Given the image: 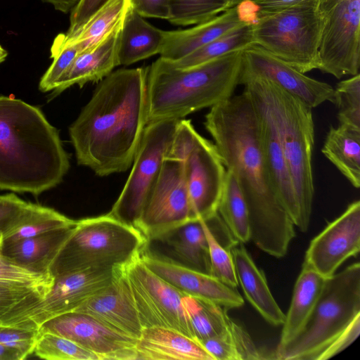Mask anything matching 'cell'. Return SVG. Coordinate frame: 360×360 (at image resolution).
<instances>
[{
  "label": "cell",
  "instance_id": "cell-27",
  "mask_svg": "<svg viewBox=\"0 0 360 360\" xmlns=\"http://www.w3.org/2000/svg\"><path fill=\"white\" fill-rule=\"evenodd\" d=\"M325 279L303 263L276 349L287 345L302 331L321 293Z\"/></svg>",
  "mask_w": 360,
  "mask_h": 360
},
{
  "label": "cell",
  "instance_id": "cell-21",
  "mask_svg": "<svg viewBox=\"0 0 360 360\" xmlns=\"http://www.w3.org/2000/svg\"><path fill=\"white\" fill-rule=\"evenodd\" d=\"M250 20H253L247 17L241 4L229 8L191 28L165 31L164 41L159 54L160 58L169 61L179 60L224 33Z\"/></svg>",
  "mask_w": 360,
  "mask_h": 360
},
{
  "label": "cell",
  "instance_id": "cell-22",
  "mask_svg": "<svg viewBox=\"0 0 360 360\" xmlns=\"http://www.w3.org/2000/svg\"><path fill=\"white\" fill-rule=\"evenodd\" d=\"M121 25L98 44L77 55L69 68L56 82L53 96L74 84L82 87L88 82L101 81L118 66L117 49Z\"/></svg>",
  "mask_w": 360,
  "mask_h": 360
},
{
  "label": "cell",
  "instance_id": "cell-35",
  "mask_svg": "<svg viewBox=\"0 0 360 360\" xmlns=\"http://www.w3.org/2000/svg\"><path fill=\"white\" fill-rule=\"evenodd\" d=\"M183 304L198 342L221 334L231 321L228 309L213 302L186 295Z\"/></svg>",
  "mask_w": 360,
  "mask_h": 360
},
{
  "label": "cell",
  "instance_id": "cell-29",
  "mask_svg": "<svg viewBox=\"0 0 360 360\" xmlns=\"http://www.w3.org/2000/svg\"><path fill=\"white\" fill-rule=\"evenodd\" d=\"M321 152L352 186L360 187V129L330 126Z\"/></svg>",
  "mask_w": 360,
  "mask_h": 360
},
{
  "label": "cell",
  "instance_id": "cell-10",
  "mask_svg": "<svg viewBox=\"0 0 360 360\" xmlns=\"http://www.w3.org/2000/svg\"><path fill=\"white\" fill-rule=\"evenodd\" d=\"M321 21L317 69L340 79L359 73L360 0H318Z\"/></svg>",
  "mask_w": 360,
  "mask_h": 360
},
{
  "label": "cell",
  "instance_id": "cell-25",
  "mask_svg": "<svg viewBox=\"0 0 360 360\" xmlns=\"http://www.w3.org/2000/svg\"><path fill=\"white\" fill-rule=\"evenodd\" d=\"M236 276L250 304L270 324L282 326L285 314L269 288L264 272L257 267L243 243L231 249Z\"/></svg>",
  "mask_w": 360,
  "mask_h": 360
},
{
  "label": "cell",
  "instance_id": "cell-19",
  "mask_svg": "<svg viewBox=\"0 0 360 360\" xmlns=\"http://www.w3.org/2000/svg\"><path fill=\"white\" fill-rule=\"evenodd\" d=\"M74 311L88 314L108 327L136 340L143 331L120 265L115 267L112 282Z\"/></svg>",
  "mask_w": 360,
  "mask_h": 360
},
{
  "label": "cell",
  "instance_id": "cell-5",
  "mask_svg": "<svg viewBox=\"0 0 360 360\" xmlns=\"http://www.w3.org/2000/svg\"><path fill=\"white\" fill-rule=\"evenodd\" d=\"M360 333V264L353 263L326 278L302 331L276 349L278 360H326L352 345Z\"/></svg>",
  "mask_w": 360,
  "mask_h": 360
},
{
  "label": "cell",
  "instance_id": "cell-1",
  "mask_svg": "<svg viewBox=\"0 0 360 360\" xmlns=\"http://www.w3.org/2000/svg\"><path fill=\"white\" fill-rule=\"evenodd\" d=\"M204 125L242 191L250 240L264 252L284 257L295 236V224L273 186L261 147L257 112L249 94L243 90L211 107Z\"/></svg>",
  "mask_w": 360,
  "mask_h": 360
},
{
  "label": "cell",
  "instance_id": "cell-38",
  "mask_svg": "<svg viewBox=\"0 0 360 360\" xmlns=\"http://www.w3.org/2000/svg\"><path fill=\"white\" fill-rule=\"evenodd\" d=\"M333 104L339 124L360 129V74L338 82L334 88Z\"/></svg>",
  "mask_w": 360,
  "mask_h": 360
},
{
  "label": "cell",
  "instance_id": "cell-20",
  "mask_svg": "<svg viewBox=\"0 0 360 360\" xmlns=\"http://www.w3.org/2000/svg\"><path fill=\"white\" fill-rule=\"evenodd\" d=\"M243 90L249 94L257 112L261 147L274 189L295 226L300 229L298 201L271 112L257 95Z\"/></svg>",
  "mask_w": 360,
  "mask_h": 360
},
{
  "label": "cell",
  "instance_id": "cell-18",
  "mask_svg": "<svg viewBox=\"0 0 360 360\" xmlns=\"http://www.w3.org/2000/svg\"><path fill=\"white\" fill-rule=\"evenodd\" d=\"M144 264L155 274L186 295L205 300L227 309L243 305L244 300L233 288L212 275L190 269L146 250L141 252Z\"/></svg>",
  "mask_w": 360,
  "mask_h": 360
},
{
  "label": "cell",
  "instance_id": "cell-8",
  "mask_svg": "<svg viewBox=\"0 0 360 360\" xmlns=\"http://www.w3.org/2000/svg\"><path fill=\"white\" fill-rule=\"evenodd\" d=\"M317 1L305 0L274 12L256 13L254 44L302 73L317 69L321 29Z\"/></svg>",
  "mask_w": 360,
  "mask_h": 360
},
{
  "label": "cell",
  "instance_id": "cell-50",
  "mask_svg": "<svg viewBox=\"0 0 360 360\" xmlns=\"http://www.w3.org/2000/svg\"><path fill=\"white\" fill-rule=\"evenodd\" d=\"M226 4L227 8H232L245 2L248 0H224Z\"/></svg>",
  "mask_w": 360,
  "mask_h": 360
},
{
  "label": "cell",
  "instance_id": "cell-51",
  "mask_svg": "<svg viewBox=\"0 0 360 360\" xmlns=\"http://www.w3.org/2000/svg\"><path fill=\"white\" fill-rule=\"evenodd\" d=\"M8 56V52L4 48L0 49V63H3Z\"/></svg>",
  "mask_w": 360,
  "mask_h": 360
},
{
  "label": "cell",
  "instance_id": "cell-12",
  "mask_svg": "<svg viewBox=\"0 0 360 360\" xmlns=\"http://www.w3.org/2000/svg\"><path fill=\"white\" fill-rule=\"evenodd\" d=\"M114 268H89L54 277L49 290L37 302L0 321L1 325L38 329L45 321L75 311L112 281Z\"/></svg>",
  "mask_w": 360,
  "mask_h": 360
},
{
  "label": "cell",
  "instance_id": "cell-13",
  "mask_svg": "<svg viewBox=\"0 0 360 360\" xmlns=\"http://www.w3.org/2000/svg\"><path fill=\"white\" fill-rule=\"evenodd\" d=\"M192 218L184 163L165 157L136 229L148 243L185 224Z\"/></svg>",
  "mask_w": 360,
  "mask_h": 360
},
{
  "label": "cell",
  "instance_id": "cell-37",
  "mask_svg": "<svg viewBox=\"0 0 360 360\" xmlns=\"http://www.w3.org/2000/svg\"><path fill=\"white\" fill-rule=\"evenodd\" d=\"M169 2L168 20L176 25H197L228 9L224 0H169Z\"/></svg>",
  "mask_w": 360,
  "mask_h": 360
},
{
  "label": "cell",
  "instance_id": "cell-4",
  "mask_svg": "<svg viewBox=\"0 0 360 360\" xmlns=\"http://www.w3.org/2000/svg\"><path fill=\"white\" fill-rule=\"evenodd\" d=\"M242 63L243 51L188 68L160 57L147 67V122L181 120L230 98L239 85Z\"/></svg>",
  "mask_w": 360,
  "mask_h": 360
},
{
  "label": "cell",
  "instance_id": "cell-14",
  "mask_svg": "<svg viewBox=\"0 0 360 360\" xmlns=\"http://www.w3.org/2000/svg\"><path fill=\"white\" fill-rule=\"evenodd\" d=\"M184 163L192 218L209 220L217 214L226 169L214 144L200 135Z\"/></svg>",
  "mask_w": 360,
  "mask_h": 360
},
{
  "label": "cell",
  "instance_id": "cell-32",
  "mask_svg": "<svg viewBox=\"0 0 360 360\" xmlns=\"http://www.w3.org/2000/svg\"><path fill=\"white\" fill-rule=\"evenodd\" d=\"M77 221L56 210L27 202L11 227L3 234V243L13 242L46 232L73 226Z\"/></svg>",
  "mask_w": 360,
  "mask_h": 360
},
{
  "label": "cell",
  "instance_id": "cell-9",
  "mask_svg": "<svg viewBox=\"0 0 360 360\" xmlns=\"http://www.w3.org/2000/svg\"><path fill=\"white\" fill-rule=\"evenodd\" d=\"M179 120L146 124L125 185L108 213L136 228L143 207L155 186Z\"/></svg>",
  "mask_w": 360,
  "mask_h": 360
},
{
  "label": "cell",
  "instance_id": "cell-44",
  "mask_svg": "<svg viewBox=\"0 0 360 360\" xmlns=\"http://www.w3.org/2000/svg\"><path fill=\"white\" fill-rule=\"evenodd\" d=\"M108 0H79L71 11L70 27L63 37L68 39L74 36Z\"/></svg>",
  "mask_w": 360,
  "mask_h": 360
},
{
  "label": "cell",
  "instance_id": "cell-52",
  "mask_svg": "<svg viewBox=\"0 0 360 360\" xmlns=\"http://www.w3.org/2000/svg\"><path fill=\"white\" fill-rule=\"evenodd\" d=\"M3 243V235L1 233H0V244Z\"/></svg>",
  "mask_w": 360,
  "mask_h": 360
},
{
  "label": "cell",
  "instance_id": "cell-2",
  "mask_svg": "<svg viewBox=\"0 0 360 360\" xmlns=\"http://www.w3.org/2000/svg\"><path fill=\"white\" fill-rule=\"evenodd\" d=\"M146 74L123 68L101 80L69 128L78 164L100 176L130 167L148 124Z\"/></svg>",
  "mask_w": 360,
  "mask_h": 360
},
{
  "label": "cell",
  "instance_id": "cell-26",
  "mask_svg": "<svg viewBox=\"0 0 360 360\" xmlns=\"http://www.w3.org/2000/svg\"><path fill=\"white\" fill-rule=\"evenodd\" d=\"M165 31L143 19L131 6L127 11L119 32L117 58L118 65H129L159 54Z\"/></svg>",
  "mask_w": 360,
  "mask_h": 360
},
{
  "label": "cell",
  "instance_id": "cell-49",
  "mask_svg": "<svg viewBox=\"0 0 360 360\" xmlns=\"http://www.w3.org/2000/svg\"><path fill=\"white\" fill-rule=\"evenodd\" d=\"M44 2L51 4L54 8L64 13H68L77 4L79 0H41Z\"/></svg>",
  "mask_w": 360,
  "mask_h": 360
},
{
  "label": "cell",
  "instance_id": "cell-39",
  "mask_svg": "<svg viewBox=\"0 0 360 360\" xmlns=\"http://www.w3.org/2000/svg\"><path fill=\"white\" fill-rule=\"evenodd\" d=\"M199 219L208 244L211 274L226 285L236 288L239 283L231 250L218 240L207 221Z\"/></svg>",
  "mask_w": 360,
  "mask_h": 360
},
{
  "label": "cell",
  "instance_id": "cell-53",
  "mask_svg": "<svg viewBox=\"0 0 360 360\" xmlns=\"http://www.w3.org/2000/svg\"><path fill=\"white\" fill-rule=\"evenodd\" d=\"M3 49V47L0 45V49Z\"/></svg>",
  "mask_w": 360,
  "mask_h": 360
},
{
  "label": "cell",
  "instance_id": "cell-46",
  "mask_svg": "<svg viewBox=\"0 0 360 360\" xmlns=\"http://www.w3.org/2000/svg\"><path fill=\"white\" fill-rule=\"evenodd\" d=\"M131 8L142 17L168 20L169 0H130Z\"/></svg>",
  "mask_w": 360,
  "mask_h": 360
},
{
  "label": "cell",
  "instance_id": "cell-15",
  "mask_svg": "<svg viewBox=\"0 0 360 360\" xmlns=\"http://www.w3.org/2000/svg\"><path fill=\"white\" fill-rule=\"evenodd\" d=\"M39 331L71 340L94 353L99 360H136L137 340L120 333L91 316L72 311L43 323Z\"/></svg>",
  "mask_w": 360,
  "mask_h": 360
},
{
  "label": "cell",
  "instance_id": "cell-33",
  "mask_svg": "<svg viewBox=\"0 0 360 360\" xmlns=\"http://www.w3.org/2000/svg\"><path fill=\"white\" fill-rule=\"evenodd\" d=\"M252 20L248 21L224 33L184 58L169 61L178 68L195 67L228 53L243 51L254 44Z\"/></svg>",
  "mask_w": 360,
  "mask_h": 360
},
{
  "label": "cell",
  "instance_id": "cell-40",
  "mask_svg": "<svg viewBox=\"0 0 360 360\" xmlns=\"http://www.w3.org/2000/svg\"><path fill=\"white\" fill-rule=\"evenodd\" d=\"M48 290L27 284L0 281V320L12 311L18 313L32 305Z\"/></svg>",
  "mask_w": 360,
  "mask_h": 360
},
{
  "label": "cell",
  "instance_id": "cell-24",
  "mask_svg": "<svg viewBox=\"0 0 360 360\" xmlns=\"http://www.w3.org/2000/svg\"><path fill=\"white\" fill-rule=\"evenodd\" d=\"M136 352V360H214L194 338L162 327L143 328Z\"/></svg>",
  "mask_w": 360,
  "mask_h": 360
},
{
  "label": "cell",
  "instance_id": "cell-45",
  "mask_svg": "<svg viewBox=\"0 0 360 360\" xmlns=\"http://www.w3.org/2000/svg\"><path fill=\"white\" fill-rule=\"evenodd\" d=\"M27 204V202L13 193L0 195V233L2 235L11 227Z\"/></svg>",
  "mask_w": 360,
  "mask_h": 360
},
{
  "label": "cell",
  "instance_id": "cell-34",
  "mask_svg": "<svg viewBox=\"0 0 360 360\" xmlns=\"http://www.w3.org/2000/svg\"><path fill=\"white\" fill-rule=\"evenodd\" d=\"M217 213L238 243L250 240L247 205L235 175L228 169Z\"/></svg>",
  "mask_w": 360,
  "mask_h": 360
},
{
  "label": "cell",
  "instance_id": "cell-16",
  "mask_svg": "<svg viewBox=\"0 0 360 360\" xmlns=\"http://www.w3.org/2000/svg\"><path fill=\"white\" fill-rule=\"evenodd\" d=\"M360 250V201L347 209L311 241L304 262L324 278L333 276Z\"/></svg>",
  "mask_w": 360,
  "mask_h": 360
},
{
  "label": "cell",
  "instance_id": "cell-7",
  "mask_svg": "<svg viewBox=\"0 0 360 360\" xmlns=\"http://www.w3.org/2000/svg\"><path fill=\"white\" fill-rule=\"evenodd\" d=\"M147 244L139 230L108 213L77 220L50 274L54 278L89 268H114L129 261Z\"/></svg>",
  "mask_w": 360,
  "mask_h": 360
},
{
  "label": "cell",
  "instance_id": "cell-3",
  "mask_svg": "<svg viewBox=\"0 0 360 360\" xmlns=\"http://www.w3.org/2000/svg\"><path fill=\"white\" fill-rule=\"evenodd\" d=\"M70 167L58 130L39 108L0 96V190L38 195Z\"/></svg>",
  "mask_w": 360,
  "mask_h": 360
},
{
  "label": "cell",
  "instance_id": "cell-30",
  "mask_svg": "<svg viewBox=\"0 0 360 360\" xmlns=\"http://www.w3.org/2000/svg\"><path fill=\"white\" fill-rule=\"evenodd\" d=\"M198 342L214 360L276 359L274 351L257 347L248 331L232 319L221 334Z\"/></svg>",
  "mask_w": 360,
  "mask_h": 360
},
{
  "label": "cell",
  "instance_id": "cell-23",
  "mask_svg": "<svg viewBox=\"0 0 360 360\" xmlns=\"http://www.w3.org/2000/svg\"><path fill=\"white\" fill-rule=\"evenodd\" d=\"M75 225L13 242L3 243L1 254L17 266L34 273L51 276V266L72 233Z\"/></svg>",
  "mask_w": 360,
  "mask_h": 360
},
{
  "label": "cell",
  "instance_id": "cell-41",
  "mask_svg": "<svg viewBox=\"0 0 360 360\" xmlns=\"http://www.w3.org/2000/svg\"><path fill=\"white\" fill-rule=\"evenodd\" d=\"M51 52L53 60L39 84V89L43 92L53 90L56 82L69 68L79 50L73 44L60 45L53 42Z\"/></svg>",
  "mask_w": 360,
  "mask_h": 360
},
{
  "label": "cell",
  "instance_id": "cell-47",
  "mask_svg": "<svg viewBox=\"0 0 360 360\" xmlns=\"http://www.w3.org/2000/svg\"><path fill=\"white\" fill-rule=\"evenodd\" d=\"M305 0H249L256 13H270L296 5Z\"/></svg>",
  "mask_w": 360,
  "mask_h": 360
},
{
  "label": "cell",
  "instance_id": "cell-36",
  "mask_svg": "<svg viewBox=\"0 0 360 360\" xmlns=\"http://www.w3.org/2000/svg\"><path fill=\"white\" fill-rule=\"evenodd\" d=\"M33 353L46 360H99L93 352L63 336L39 331Z\"/></svg>",
  "mask_w": 360,
  "mask_h": 360
},
{
  "label": "cell",
  "instance_id": "cell-42",
  "mask_svg": "<svg viewBox=\"0 0 360 360\" xmlns=\"http://www.w3.org/2000/svg\"><path fill=\"white\" fill-rule=\"evenodd\" d=\"M0 244V281L27 284L49 290L54 278L30 271L12 263L1 252Z\"/></svg>",
  "mask_w": 360,
  "mask_h": 360
},
{
  "label": "cell",
  "instance_id": "cell-48",
  "mask_svg": "<svg viewBox=\"0 0 360 360\" xmlns=\"http://www.w3.org/2000/svg\"><path fill=\"white\" fill-rule=\"evenodd\" d=\"M28 355L15 347L0 344V360H22Z\"/></svg>",
  "mask_w": 360,
  "mask_h": 360
},
{
  "label": "cell",
  "instance_id": "cell-28",
  "mask_svg": "<svg viewBox=\"0 0 360 360\" xmlns=\"http://www.w3.org/2000/svg\"><path fill=\"white\" fill-rule=\"evenodd\" d=\"M154 240L161 241L179 264L211 274L207 238L200 219L178 226Z\"/></svg>",
  "mask_w": 360,
  "mask_h": 360
},
{
  "label": "cell",
  "instance_id": "cell-6",
  "mask_svg": "<svg viewBox=\"0 0 360 360\" xmlns=\"http://www.w3.org/2000/svg\"><path fill=\"white\" fill-rule=\"evenodd\" d=\"M239 84L257 95L271 112L295 187L300 213V231L309 226L314 195L312 108L273 82L240 74Z\"/></svg>",
  "mask_w": 360,
  "mask_h": 360
},
{
  "label": "cell",
  "instance_id": "cell-31",
  "mask_svg": "<svg viewBox=\"0 0 360 360\" xmlns=\"http://www.w3.org/2000/svg\"><path fill=\"white\" fill-rule=\"evenodd\" d=\"M130 7V0H108L74 36L65 39L60 34L54 42L60 45H75L79 53L89 49L120 25Z\"/></svg>",
  "mask_w": 360,
  "mask_h": 360
},
{
  "label": "cell",
  "instance_id": "cell-11",
  "mask_svg": "<svg viewBox=\"0 0 360 360\" xmlns=\"http://www.w3.org/2000/svg\"><path fill=\"white\" fill-rule=\"evenodd\" d=\"M141 252L121 264L120 268L143 329L167 328L194 338L183 304L186 294L152 271L143 262Z\"/></svg>",
  "mask_w": 360,
  "mask_h": 360
},
{
  "label": "cell",
  "instance_id": "cell-17",
  "mask_svg": "<svg viewBox=\"0 0 360 360\" xmlns=\"http://www.w3.org/2000/svg\"><path fill=\"white\" fill-rule=\"evenodd\" d=\"M240 74L267 79L312 109L326 101L333 103L332 86L305 75L258 45L243 51Z\"/></svg>",
  "mask_w": 360,
  "mask_h": 360
},
{
  "label": "cell",
  "instance_id": "cell-43",
  "mask_svg": "<svg viewBox=\"0 0 360 360\" xmlns=\"http://www.w3.org/2000/svg\"><path fill=\"white\" fill-rule=\"evenodd\" d=\"M39 330L0 324V344L15 347L28 356L33 354Z\"/></svg>",
  "mask_w": 360,
  "mask_h": 360
}]
</instances>
